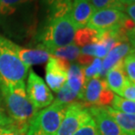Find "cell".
Segmentation results:
<instances>
[{
    "instance_id": "cell-1",
    "label": "cell",
    "mask_w": 135,
    "mask_h": 135,
    "mask_svg": "<svg viewBox=\"0 0 135 135\" xmlns=\"http://www.w3.org/2000/svg\"><path fill=\"white\" fill-rule=\"evenodd\" d=\"M0 91L6 107V113L13 121L15 130L26 133L28 125L38 109L30 101L25 82L10 86L0 84Z\"/></svg>"
},
{
    "instance_id": "cell-2",
    "label": "cell",
    "mask_w": 135,
    "mask_h": 135,
    "mask_svg": "<svg viewBox=\"0 0 135 135\" xmlns=\"http://www.w3.org/2000/svg\"><path fill=\"white\" fill-rule=\"evenodd\" d=\"M18 45L0 35V84L6 86L25 82L29 68L18 57Z\"/></svg>"
},
{
    "instance_id": "cell-3",
    "label": "cell",
    "mask_w": 135,
    "mask_h": 135,
    "mask_svg": "<svg viewBox=\"0 0 135 135\" xmlns=\"http://www.w3.org/2000/svg\"><path fill=\"white\" fill-rule=\"evenodd\" d=\"M77 28L71 19L70 14L57 18H48V22L40 33L39 48L49 53L51 51L73 44Z\"/></svg>"
},
{
    "instance_id": "cell-4",
    "label": "cell",
    "mask_w": 135,
    "mask_h": 135,
    "mask_svg": "<svg viewBox=\"0 0 135 135\" xmlns=\"http://www.w3.org/2000/svg\"><path fill=\"white\" fill-rule=\"evenodd\" d=\"M67 105L55 100L38 112L28 125L26 135H54L64 119Z\"/></svg>"
},
{
    "instance_id": "cell-5",
    "label": "cell",
    "mask_w": 135,
    "mask_h": 135,
    "mask_svg": "<svg viewBox=\"0 0 135 135\" xmlns=\"http://www.w3.org/2000/svg\"><path fill=\"white\" fill-rule=\"evenodd\" d=\"M114 96L108 88L105 80L95 77L85 81L79 99L83 100L85 107H106L112 104Z\"/></svg>"
},
{
    "instance_id": "cell-6",
    "label": "cell",
    "mask_w": 135,
    "mask_h": 135,
    "mask_svg": "<svg viewBox=\"0 0 135 135\" xmlns=\"http://www.w3.org/2000/svg\"><path fill=\"white\" fill-rule=\"evenodd\" d=\"M91 118L89 109L83 103H71L67 105L64 119L54 135H73Z\"/></svg>"
},
{
    "instance_id": "cell-7",
    "label": "cell",
    "mask_w": 135,
    "mask_h": 135,
    "mask_svg": "<svg viewBox=\"0 0 135 135\" xmlns=\"http://www.w3.org/2000/svg\"><path fill=\"white\" fill-rule=\"evenodd\" d=\"M27 96L37 109L49 106L53 101V95L48 85L33 71L29 73L27 80Z\"/></svg>"
},
{
    "instance_id": "cell-8",
    "label": "cell",
    "mask_w": 135,
    "mask_h": 135,
    "mask_svg": "<svg viewBox=\"0 0 135 135\" xmlns=\"http://www.w3.org/2000/svg\"><path fill=\"white\" fill-rule=\"evenodd\" d=\"M127 16L116 9H102L95 11L89 20L87 27L97 31L113 29L122 25Z\"/></svg>"
},
{
    "instance_id": "cell-9",
    "label": "cell",
    "mask_w": 135,
    "mask_h": 135,
    "mask_svg": "<svg viewBox=\"0 0 135 135\" xmlns=\"http://www.w3.org/2000/svg\"><path fill=\"white\" fill-rule=\"evenodd\" d=\"M69 61L51 56L45 67L46 83L53 91H59L67 81Z\"/></svg>"
},
{
    "instance_id": "cell-10",
    "label": "cell",
    "mask_w": 135,
    "mask_h": 135,
    "mask_svg": "<svg viewBox=\"0 0 135 135\" xmlns=\"http://www.w3.org/2000/svg\"><path fill=\"white\" fill-rule=\"evenodd\" d=\"M89 112L96 123L99 135H128L122 131L105 107L91 106L89 108Z\"/></svg>"
},
{
    "instance_id": "cell-11",
    "label": "cell",
    "mask_w": 135,
    "mask_h": 135,
    "mask_svg": "<svg viewBox=\"0 0 135 135\" xmlns=\"http://www.w3.org/2000/svg\"><path fill=\"white\" fill-rule=\"evenodd\" d=\"M94 11L89 0H73L70 17L77 29H82L87 25Z\"/></svg>"
},
{
    "instance_id": "cell-12",
    "label": "cell",
    "mask_w": 135,
    "mask_h": 135,
    "mask_svg": "<svg viewBox=\"0 0 135 135\" xmlns=\"http://www.w3.org/2000/svg\"><path fill=\"white\" fill-rule=\"evenodd\" d=\"M123 60L118 62L106 73L105 82L108 88L113 93H117L119 96H121L126 84L129 81L123 66Z\"/></svg>"
},
{
    "instance_id": "cell-13",
    "label": "cell",
    "mask_w": 135,
    "mask_h": 135,
    "mask_svg": "<svg viewBox=\"0 0 135 135\" xmlns=\"http://www.w3.org/2000/svg\"><path fill=\"white\" fill-rule=\"evenodd\" d=\"M134 52L131 47L129 42H123L117 45L109 51L105 56V59L102 61V74L106 73L110 69L114 66L118 62L123 60L129 53Z\"/></svg>"
},
{
    "instance_id": "cell-14",
    "label": "cell",
    "mask_w": 135,
    "mask_h": 135,
    "mask_svg": "<svg viewBox=\"0 0 135 135\" xmlns=\"http://www.w3.org/2000/svg\"><path fill=\"white\" fill-rule=\"evenodd\" d=\"M18 57L25 66L29 68L31 65L43 64L49 60L51 54L46 50L38 47L37 49H25L18 47Z\"/></svg>"
},
{
    "instance_id": "cell-15",
    "label": "cell",
    "mask_w": 135,
    "mask_h": 135,
    "mask_svg": "<svg viewBox=\"0 0 135 135\" xmlns=\"http://www.w3.org/2000/svg\"><path fill=\"white\" fill-rule=\"evenodd\" d=\"M85 81L86 79H85L84 73V67L78 64L71 65L67 71L66 85L74 93L78 94L79 99L84 88Z\"/></svg>"
},
{
    "instance_id": "cell-16",
    "label": "cell",
    "mask_w": 135,
    "mask_h": 135,
    "mask_svg": "<svg viewBox=\"0 0 135 135\" xmlns=\"http://www.w3.org/2000/svg\"><path fill=\"white\" fill-rule=\"evenodd\" d=\"M105 109L124 133L128 135H135V114L122 113L114 110L111 106H106Z\"/></svg>"
},
{
    "instance_id": "cell-17",
    "label": "cell",
    "mask_w": 135,
    "mask_h": 135,
    "mask_svg": "<svg viewBox=\"0 0 135 135\" xmlns=\"http://www.w3.org/2000/svg\"><path fill=\"white\" fill-rule=\"evenodd\" d=\"M98 37H99V31L93 30L91 28H82L79 29L75 33L73 42L79 46H85L89 44L97 43Z\"/></svg>"
},
{
    "instance_id": "cell-18",
    "label": "cell",
    "mask_w": 135,
    "mask_h": 135,
    "mask_svg": "<svg viewBox=\"0 0 135 135\" xmlns=\"http://www.w3.org/2000/svg\"><path fill=\"white\" fill-rule=\"evenodd\" d=\"M50 54L51 56H53L55 58L65 59L69 61V60L77 59L80 54V50L76 45L71 44L66 46L55 49V50L51 51Z\"/></svg>"
},
{
    "instance_id": "cell-19",
    "label": "cell",
    "mask_w": 135,
    "mask_h": 135,
    "mask_svg": "<svg viewBox=\"0 0 135 135\" xmlns=\"http://www.w3.org/2000/svg\"><path fill=\"white\" fill-rule=\"evenodd\" d=\"M112 108L128 114H135V101L124 99L119 95L114 96Z\"/></svg>"
},
{
    "instance_id": "cell-20",
    "label": "cell",
    "mask_w": 135,
    "mask_h": 135,
    "mask_svg": "<svg viewBox=\"0 0 135 135\" xmlns=\"http://www.w3.org/2000/svg\"><path fill=\"white\" fill-rule=\"evenodd\" d=\"M76 99H79V96L76 93L71 90L65 83V85L58 91L56 101L61 103L63 105H69L74 102Z\"/></svg>"
},
{
    "instance_id": "cell-21",
    "label": "cell",
    "mask_w": 135,
    "mask_h": 135,
    "mask_svg": "<svg viewBox=\"0 0 135 135\" xmlns=\"http://www.w3.org/2000/svg\"><path fill=\"white\" fill-rule=\"evenodd\" d=\"M32 0H0V14L10 16L15 12L17 6Z\"/></svg>"
},
{
    "instance_id": "cell-22",
    "label": "cell",
    "mask_w": 135,
    "mask_h": 135,
    "mask_svg": "<svg viewBox=\"0 0 135 135\" xmlns=\"http://www.w3.org/2000/svg\"><path fill=\"white\" fill-rule=\"evenodd\" d=\"M91 4L94 10L102 9H116L119 11H125L126 8L118 0H91Z\"/></svg>"
},
{
    "instance_id": "cell-23",
    "label": "cell",
    "mask_w": 135,
    "mask_h": 135,
    "mask_svg": "<svg viewBox=\"0 0 135 135\" xmlns=\"http://www.w3.org/2000/svg\"><path fill=\"white\" fill-rule=\"evenodd\" d=\"M123 66L127 79L132 83H135V52H131L125 57Z\"/></svg>"
},
{
    "instance_id": "cell-24",
    "label": "cell",
    "mask_w": 135,
    "mask_h": 135,
    "mask_svg": "<svg viewBox=\"0 0 135 135\" xmlns=\"http://www.w3.org/2000/svg\"><path fill=\"white\" fill-rule=\"evenodd\" d=\"M84 73L86 80L91 78L99 77L102 73V60L98 58L94 59L91 65L84 67Z\"/></svg>"
},
{
    "instance_id": "cell-25",
    "label": "cell",
    "mask_w": 135,
    "mask_h": 135,
    "mask_svg": "<svg viewBox=\"0 0 135 135\" xmlns=\"http://www.w3.org/2000/svg\"><path fill=\"white\" fill-rule=\"evenodd\" d=\"M73 135H99L97 125L93 117L80 126Z\"/></svg>"
},
{
    "instance_id": "cell-26",
    "label": "cell",
    "mask_w": 135,
    "mask_h": 135,
    "mask_svg": "<svg viewBox=\"0 0 135 135\" xmlns=\"http://www.w3.org/2000/svg\"><path fill=\"white\" fill-rule=\"evenodd\" d=\"M0 126H4V127H7L13 131H16L13 126V121L8 116L6 110H5L4 105H3V98L1 91H0Z\"/></svg>"
},
{
    "instance_id": "cell-27",
    "label": "cell",
    "mask_w": 135,
    "mask_h": 135,
    "mask_svg": "<svg viewBox=\"0 0 135 135\" xmlns=\"http://www.w3.org/2000/svg\"><path fill=\"white\" fill-rule=\"evenodd\" d=\"M120 97L126 99L135 101V83H132L130 81H128Z\"/></svg>"
},
{
    "instance_id": "cell-28",
    "label": "cell",
    "mask_w": 135,
    "mask_h": 135,
    "mask_svg": "<svg viewBox=\"0 0 135 135\" xmlns=\"http://www.w3.org/2000/svg\"><path fill=\"white\" fill-rule=\"evenodd\" d=\"M78 61L80 64V65L83 67H85L87 65H91L93 61L94 60V57L91 56V55H87V54H79V57H78Z\"/></svg>"
},
{
    "instance_id": "cell-29",
    "label": "cell",
    "mask_w": 135,
    "mask_h": 135,
    "mask_svg": "<svg viewBox=\"0 0 135 135\" xmlns=\"http://www.w3.org/2000/svg\"><path fill=\"white\" fill-rule=\"evenodd\" d=\"M95 50H96V44L93 43V44H89L83 46L81 52L83 54H87V55H91L94 57V55H95Z\"/></svg>"
},
{
    "instance_id": "cell-30",
    "label": "cell",
    "mask_w": 135,
    "mask_h": 135,
    "mask_svg": "<svg viewBox=\"0 0 135 135\" xmlns=\"http://www.w3.org/2000/svg\"><path fill=\"white\" fill-rule=\"evenodd\" d=\"M125 11L127 13L128 18H130L135 24V4H130V5H128V6H126L125 9Z\"/></svg>"
},
{
    "instance_id": "cell-31",
    "label": "cell",
    "mask_w": 135,
    "mask_h": 135,
    "mask_svg": "<svg viewBox=\"0 0 135 135\" xmlns=\"http://www.w3.org/2000/svg\"><path fill=\"white\" fill-rule=\"evenodd\" d=\"M127 38H128V41L130 42L129 44L131 45L132 49H133V51L135 52V28L132 31H128Z\"/></svg>"
},
{
    "instance_id": "cell-32",
    "label": "cell",
    "mask_w": 135,
    "mask_h": 135,
    "mask_svg": "<svg viewBox=\"0 0 135 135\" xmlns=\"http://www.w3.org/2000/svg\"><path fill=\"white\" fill-rule=\"evenodd\" d=\"M118 1H119L125 8L130 4H135V0H118Z\"/></svg>"
},
{
    "instance_id": "cell-33",
    "label": "cell",
    "mask_w": 135,
    "mask_h": 135,
    "mask_svg": "<svg viewBox=\"0 0 135 135\" xmlns=\"http://www.w3.org/2000/svg\"><path fill=\"white\" fill-rule=\"evenodd\" d=\"M13 130H11L10 128L7 127H4V126H0V135H4L7 133H10V132H12Z\"/></svg>"
},
{
    "instance_id": "cell-34",
    "label": "cell",
    "mask_w": 135,
    "mask_h": 135,
    "mask_svg": "<svg viewBox=\"0 0 135 135\" xmlns=\"http://www.w3.org/2000/svg\"><path fill=\"white\" fill-rule=\"evenodd\" d=\"M4 135H26V133L25 132H20V131H12Z\"/></svg>"
}]
</instances>
